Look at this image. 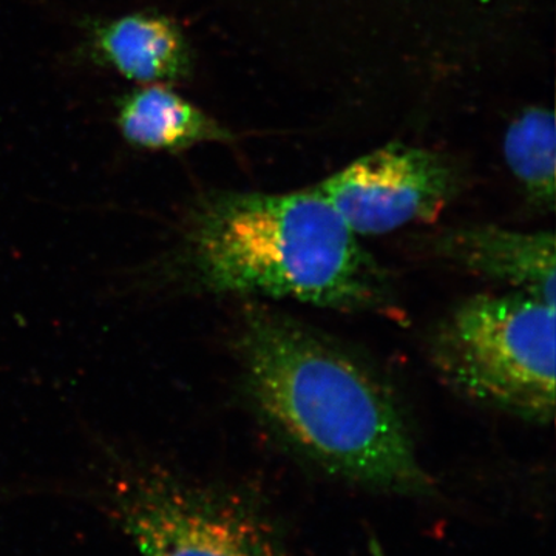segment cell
I'll return each instance as SVG.
<instances>
[{"instance_id": "cell-3", "label": "cell", "mask_w": 556, "mask_h": 556, "mask_svg": "<svg viewBox=\"0 0 556 556\" xmlns=\"http://www.w3.org/2000/svg\"><path fill=\"white\" fill-rule=\"evenodd\" d=\"M442 379L478 404L546 426L555 415V306L511 291L464 300L431 339Z\"/></svg>"}, {"instance_id": "cell-6", "label": "cell", "mask_w": 556, "mask_h": 556, "mask_svg": "<svg viewBox=\"0 0 556 556\" xmlns=\"http://www.w3.org/2000/svg\"><path fill=\"white\" fill-rule=\"evenodd\" d=\"M438 257L471 274L510 285L555 306V236L496 226L444 230L431 239Z\"/></svg>"}, {"instance_id": "cell-9", "label": "cell", "mask_w": 556, "mask_h": 556, "mask_svg": "<svg viewBox=\"0 0 556 556\" xmlns=\"http://www.w3.org/2000/svg\"><path fill=\"white\" fill-rule=\"evenodd\" d=\"M508 169L535 206L555 207L556 131L552 110L530 108L511 121L504 137Z\"/></svg>"}, {"instance_id": "cell-2", "label": "cell", "mask_w": 556, "mask_h": 556, "mask_svg": "<svg viewBox=\"0 0 556 556\" xmlns=\"http://www.w3.org/2000/svg\"><path fill=\"white\" fill-rule=\"evenodd\" d=\"M149 283L177 294L287 299L339 311L383 309L378 263L316 188L217 190L199 197Z\"/></svg>"}, {"instance_id": "cell-5", "label": "cell", "mask_w": 556, "mask_h": 556, "mask_svg": "<svg viewBox=\"0 0 556 556\" xmlns=\"http://www.w3.org/2000/svg\"><path fill=\"white\" fill-rule=\"evenodd\" d=\"M456 164L433 150L393 142L375 150L314 188L354 236H383L434 222L456 199Z\"/></svg>"}, {"instance_id": "cell-7", "label": "cell", "mask_w": 556, "mask_h": 556, "mask_svg": "<svg viewBox=\"0 0 556 556\" xmlns=\"http://www.w3.org/2000/svg\"><path fill=\"white\" fill-rule=\"evenodd\" d=\"M86 49L94 64L139 86H169L192 75L188 38L177 22L159 11L89 22Z\"/></svg>"}, {"instance_id": "cell-1", "label": "cell", "mask_w": 556, "mask_h": 556, "mask_svg": "<svg viewBox=\"0 0 556 556\" xmlns=\"http://www.w3.org/2000/svg\"><path fill=\"white\" fill-rule=\"evenodd\" d=\"M236 351L252 407L299 456L368 489L433 493L396 397L345 348L288 314L249 303Z\"/></svg>"}, {"instance_id": "cell-4", "label": "cell", "mask_w": 556, "mask_h": 556, "mask_svg": "<svg viewBox=\"0 0 556 556\" xmlns=\"http://www.w3.org/2000/svg\"><path fill=\"white\" fill-rule=\"evenodd\" d=\"M109 470L105 507L138 556H288L268 511L243 490L144 460Z\"/></svg>"}, {"instance_id": "cell-8", "label": "cell", "mask_w": 556, "mask_h": 556, "mask_svg": "<svg viewBox=\"0 0 556 556\" xmlns=\"http://www.w3.org/2000/svg\"><path fill=\"white\" fill-rule=\"evenodd\" d=\"M116 126L134 148L181 152L201 142H229L233 135L164 84L141 86L116 102Z\"/></svg>"}]
</instances>
